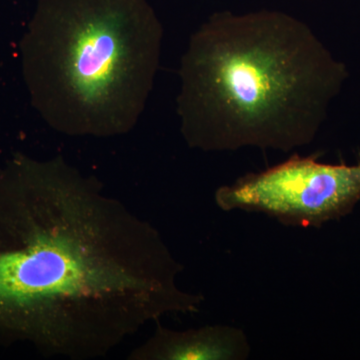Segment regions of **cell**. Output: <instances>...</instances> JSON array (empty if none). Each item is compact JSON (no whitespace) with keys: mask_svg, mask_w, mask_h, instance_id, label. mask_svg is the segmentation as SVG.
Here are the masks:
<instances>
[{"mask_svg":"<svg viewBox=\"0 0 360 360\" xmlns=\"http://www.w3.org/2000/svg\"><path fill=\"white\" fill-rule=\"evenodd\" d=\"M150 222L61 155L0 172V338L46 357L103 359L205 297Z\"/></svg>","mask_w":360,"mask_h":360,"instance_id":"cell-1","label":"cell"},{"mask_svg":"<svg viewBox=\"0 0 360 360\" xmlns=\"http://www.w3.org/2000/svg\"><path fill=\"white\" fill-rule=\"evenodd\" d=\"M347 77L345 63L295 16L219 11L193 33L180 60V132L206 153H288L314 141Z\"/></svg>","mask_w":360,"mask_h":360,"instance_id":"cell-2","label":"cell"},{"mask_svg":"<svg viewBox=\"0 0 360 360\" xmlns=\"http://www.w3.org/2000/svg\"><path fill=\"white\" fill-rule=\"evenodd\" d=\"M162 37L148 0H41L32 58L45 120L70 136L129 134L153 90Z\"/></svg>","mask_w":360,"mask_h":360,"instance_id":"cell-3","label":"cell"},{"mask_svg":"<svg viewBox=\"0 0 360 360\" xmlns=\"http://www.w3.org/2000/svg\"><path fill=\"white\" fill-rule=\"evenodd\" d=\"M293 155L260 172L217 189L224 212L264 213L286 226L319 227L352 212L360 201V162L329 165Z\"/></svg>","mask_w":360,"mask_h":360,"instance_id":"cell-4","label":"cell"},{"mask_svg":"<svg viewBox=\"0 0 360 360\" xmlns=\"http://www.w3.org/2000/svg\"><path fill=\"white\" fill-rule=\"evenodd\" d=\"M248 336L233 326L214 324L174 330L155 322L153 335L129 352V360H245Z\"/></svg>","mask_w":360,"mask_h":360,"instance_id":"cell-5","label":"cell"}]
</instances>
